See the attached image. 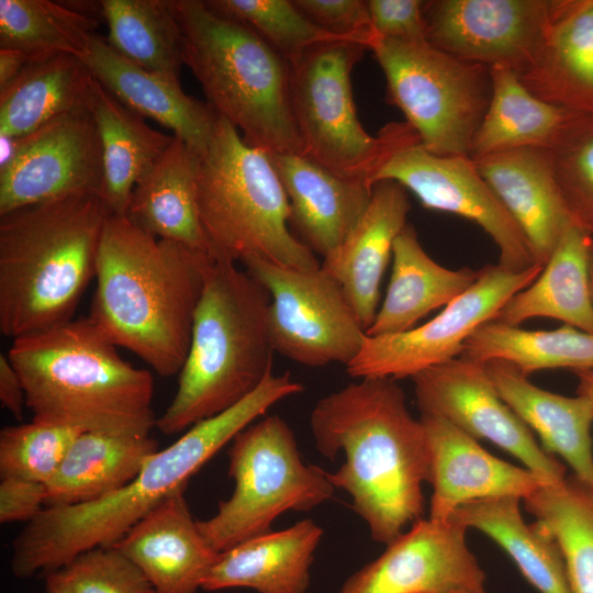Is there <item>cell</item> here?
Listing matches in <instances>:
<instances>
[{
	"mask_svg": "<svg viewBox=\"0 0 593 593\" xmlns=\"http://www.w3.org/2000/svg\"><path fill=\"white\" fill-rule=\"evenodd\" d=\"M318 452L346 461L329 481L353 499L371 537L389 545L423 518L428 482L424 427L391 378H363L321 399L310 416Z\"/></svg>",
	"mask_w": 593,
	"mask_h": 593,
	"instance_id": "obj_1",
	"label": "cell"
},
{
	"mask_svg": "<svg viewBox=\"0 0 593 593\" xmlns=\"http://www.w3.org/2000/svg\"><path fill=\"white\" fill-rule=\"evenodd\" d=\"M303 389L290 372L277 376L271 371L244 400L158 449L122 489L88 503L46 506L13 540L12 573L19 579L47 574L83 551L112 546L166 497L186 489L190 478L238 433Z\"/></svg>",
	"mask_w": 593,
	"mask_h": 593,
	"instance_id": "obj_2",
	"label": "cell"
},
{
	"mask_svg": "<svg viewBox=\"0 0 593 593\" xmlns=\"http://www.w3.org/2000/svg\"><path fill=\"white\" fill-rule=\"evenodd\" d=\"M213 259L150 235L126 215L110 214L88 316L118 347L135 354L159 376L179 374Z\"/></svg>",
	"mask_w": 593,
	"mask_h": 593,
	"instance_id": "obj_3",
	"label": "cell"
},
{
	"mask_svg": "<svg viewBox=\"0 0 593 593\" xmlns=\"http://www.w3.org/2000/svg\"><path fill=\"white\" fill-rule=\"evenodd\" d=\"M8 357L35 421L130 436L156 427L152 373L124 360L89 316L15 338Z\"/></svg>",
	"mask_w": 593,
	"mask_h": 593,
	"instance_id": "obj_4",
	"label": "cell"
},
{
	"mask_svg": "<svg viewBox=\"0 0 593 593\" xmlns=\"http://www.w3.org/2000/svg\"><path fill=\"white\" fill-rule=\"evenodd\" d=\"M110 212L76 194L0 215V332L12 340L72 320Z\"/></svg>",
	"mask_w": 593,
	"mask_h": 593,
	"instance_id": "obj_5",
	"label": "cell"
},
{
	"mask_svg": "<svg viewBox=\"0 0 593 593\" xmlns=\"http://www.w3.org/2000/svg\"><path fill=\"white\" fill-rule=\"evenodd\" d=\"M270 295L233 261L213 259L174 399L156 428L186 432L244 400L272 371Z\"/></svg>",
	"mask_w": 593,
	"mask_h": 593,
	"instance_id": "obj_6",
	"label": "cell"
},
{
	"mask_svg": "<svg viewBox=\"0 0 593 593\" xmlns=\"http://www.w3.org/2000/svg\"><path fill=\"white\" fill-rule=\"evenodd\" d=\"M171 7L183 63L216 114L269 155H302L288 60L248 26L213 12L202 0H171Z\"/></svg>",
	"mask_w": 593,
	"mask_h": 593,
	"instance_id": "obj_7",
	"label": "cell"
},
{
	"mask_svg": "<svg viewBox=\"0 0 593 593\" xmlns=\"http://www.w3.org/2000/svg\"><path fill=\"white\" fill-rule=\"evenodd\" d=\"M197 206L211 256L258 258L296 270L321 267L289 230L290 204L268 153L219 116L197 178Z\"/></svg>",
	"mask_w": 593,
	"mask_h": 593,
	"instance_id": "obj_8",
	"label": "cell"
},
{
	"mask_svg": "<svg viewBox=\"0 0 593 593\" xmlns=\"http://www.w3.org/2000/svg\"><path fill=\"white\" fill-rule=\"evenodd\" d=\"M227 454L233 493L212 517L199 521L217 552L271 532L281 513L313 510L334 494L327 472L302 461L294 434L279 415L238 433Z\"/></svg>",
	"mask_w": 593,
	"mask_h": 593,
	"instance_id": "obj_9",
	"label": "cell"
},
{
	"mask_svg": "<svg viewBox=\"0 0 593 593\" xmlns=\"http://www.w3.org/2000/svg\"><path fill=\"white\" fill-rule=\"evenodd\" d=\"M399 108L421 144L439 156H469L492 96L489 67L460 60L427 42L376 37L370 47Z\"/></svg>",
	"mask_w": 593,
	"mask_h": 593,
	"instance_id": "obj_10",
	"label": "cell"
},
{
	"mask_svg": "<svg viewBox=\"0 0 593 593\" xmlns=\"http://www.w3.org/2000/svg\"><path fill=\"white\" fill-rule=\"evenodd\" d=\"M367 48L353 42L314 46L288 60L302 155L347 178L371 180L395 143L400 122L370 135L357 115L351 71Z\"/></svg>",
	"mask_w": 593,
	"mask_h": 593,
	"instance_id": "obj_11",
	"label": "cell"
},
{
	"mask_svg": "<svg viewBox=\"0 0 593 593\" xmlns=\"http://www.w3.org/2000/svg\"><path fill=\"white\" fill-rule=\"evenodd\" d=\"M242 262L270 295L267 324L275 351L306 367L348 366L359 355L366 329L322 266L296 270L258 258Z\"/></svg>",
	"mask_w": 593,
	"mask_h": 593,
	"instance_id": "obj_12",
	"label": "cell"
},
{
	"mask_svg": "<svg viewBox=\"0 0 593 593\" xmlns=\"http://www.w3.org/2000/svg\"><path fill=\"white\" fill-rule=\"evenodd\" d=\"M544 266L522 271L486 265L478 279L435 317L412 329L367 336L359 355L346 366L353 378H413L417 373L460 357L467 339L493 321L503 305L527 288Z\"/></svg>",
	"mask_w": 593,
	"mask_h": 593,
	"instance_id": "obj_13",
	"label": "cell"
},
{
	"mask_svg": "<svg viewBox=\"0 0 593 593\" xmlns=\"http://www.w3.org/2000/svg\"><path fill=\"white\" fill-rule=\"evenodd\" d=\"M393 180L428 210L452 213L480 226L499 250V265L514 271L536 264L522 231L469 156H439L423 147L415 131L400 123L394 145L371 184Z\"/></svg>",
	"mask_w": 593,
	"mask_h": 593,
	"instance_id": "obj_14",
	"label": "cell"
},
{
	"mask_svg": "<svg viewBox=\"0 0 593 593\" xmlns=\"http://www.w3.org/2000/svg\"><path fill=\"white\" fill-rule=\"evenodd\" d=\"M103 152L89 103L20 137L13 161L0 170V215L76 194L102 197Z\"/></svg>",
	"mask_w": 593,
	"mask_h": 593,
	"instance_id": "obj_15",
	"label": "cell"
},
{
	"mask_svg": "<svg viewBox=\"0 0 593 593\" xmlns=\"http://www.w3.org/2000/svg\"><path fill=\"white\" fill-rule=\"evenodd\" d=\"M412 379L421 414L439 416L477 440L493 443L546 484L567 477L566 467L542 449L499 395L484 363L460 356Z\"/></svg>",
	"mask_w": 593,
	"mask_h": 593,
	"instance_id": "obj_16",
	"label": "cell"
},
{
	"mask_svg": "<svg viewBox=\"0 0 593 593\" xmlns=\"http://www.w3.org/2000/svg\"><path fill=\"white\" fill-rule=\"evenodd\" d=\"M555 0L424 1L426 40L460 60L516 75L537 55Z\"/></svg>",
	"mask_w": 593,
	"mask_h": 593,
	"instance_id": "obj_17",
	"label": "cell"
},
{
	"mask_svg": "<svg viewBox=\"0 0 593 593\" xmlns=\"http://www.w3.org/2000/svg\"><path fill=\"white\" fill-rule=\"evenodd\" d=\"M466 533L451 519L421 518L350 575L339 593L484 592L485 574Z\"/></svg>",
	"mask_w": 593,
	"mask_h": 593,
	"instance_id": "obj_18",
	"label": "cell"
},
{
	"mask_svg": "<svg viewBox=\"0 0 593 593\" xmlns=\"http://www.w3.org/2000/svg\"><path fill=\"white\" fill-rule=\"evenodd\" d=\"M433 486L429 518L447 521L461 505L492 497L526 499L546 484L527 468L494 457L446 419L421 414Z\"/></svg>",
	"mask_w": 593,
	"mask_h": 593,
	"instance_id": "obj_19",
	"label": "cell"
},
{
	"mask_svg": "<svg viewBox=\"0 0 593 593\" xmlns=\"http://www.w3.org/2000/svg\"><path fill=\"white\" fill-rule=\"evenodd\" d=\"M183 491L166 497L112 545L142 570L156 593H198L220 553L203 536Z\"/></svg>",
	"mask_w": 593,
	"mask_h": 593,
	"instance_id": "obj_20",
	"label": "cell"
},
{
	"mask_svg": "<svg viewBox=\"0 0 593 593\" xmlns=\"http://www.w3.org/2000/svg\"><path fill=\"white\" fill-rule=\"evenodd\" d=\"M544 266L574 225L560 194L549 149L524 147L471 158Z\"/></svg>",
	"mask_w": 593,
	"mask_h": 593,
	"instance_id": "obj_21",
	"label": "cell"
},
{
	"mask_svg": "<svg viewBox=\"0 0 593 593\" xmlns=\"http://www.w3.org/2000/svg\"><path fill=\"white\" fill-rule=\"evenodd\" d=\"M82 59L119 101L144 119L169 128L200 157L204 155L219 115L208 102L187 94L179 79L137 66L98 33Z\"/></svg>",
	"mask_w": 593,
	"mask_h": 593,
	"instance_id": "obj_22",
	"label": "cell"
},
{
	"mask_svg": "<svg viewBox=\"0 0 593 593\" xmlns=\"http://www.w3.org/2000/svg\"><path fill=\"white\" fill-rule=\"evenodd\" d=\"M269 156L289 200L290 223L304 245L326 258L366 211L372 186L339 176L303 155Z\"/></svg>",
	"mask_w": 593,
	"mask_h": 593,
	"instance_id": "obj_23",
	"label": "cell"
},
{
	"mask_svg": "<svg viewBox=\"0 0 593 593\" xmlns=\"http://www.w3.org/2000/svg\"><path fill=\"white\" fill-rule=\"evenodd\" d=\"M410 210L406 189L400 183H374L366 211L321 265L343 288L366 333L379 310L381 280Z\"/></svg>",
	"mask_w": 593,
	"mask_h": 593,
	"instance_id": "obj_24",
	"label": "cell"
},
{
	"mask_svg": "<svg viewBox=\"0 0 593 593\" xmlns=\"http://www.w3.org/2000/svg\"><path fill=\"white\" fill-rule=\"evenodd\" d=\"M517 77L537 98L593 116V0H555L544 43Z\"/></svg>",
	"mask_w": 593,
	"mask_h": 593,
	"instance_id": "obj_25",
	"label": "cell"
},
{
	"mask_svg": "<svg viewBox=\"0 0 593 593\" xmlns=\"http://www.w3.org/2000/svg\"><path fill=\"white\" fill-rule=\"evenodd\" d=\"M496 392L533 428L542 449L558 455L572 474L593 485V412L582 396H566L540 389L513 366L500 360L484 363Z\"/></svg>",
	"mask_w": 593,
	"mask_h": 593,
	"instance_id": "obj_26",
	"label": "cell"
},
{
	"mask_svg": "<svg viewBox=\"0 0 593 593\" xmlns=\"http://www.w3.org/2000/svg\"><path fill=\"white\" fill-rule=\"evenodd\" d=\"M323 536L312 519L249 538L219 553L202 589L248 588L257 593H306Z\"/></svg>",
	"mask_w": 593,
	"mask_h": 593,
	"instance_id": "obj_27",
	"label": "cell"
},
{
	"mask_svg": "<svg viewBox=\"0 0 593 593\" xmlns=\"http://www.w3.org/2000/svg\"><path fill=\"white\" fill-rule=\"evenodd\" d=\"M201 157L183 141L172 142L135 184L127 219L150 235L210 254L197 206Z\"/></svg>",
	"mask_w": 593,
	"mask_h": 593,
	"instance_id": "obj_28",
	"label": "cell"
},
{
	"mask_svg": "<svg viewBox=\"0 0 593 593\" xmlns=\"http://www.w3.org/2000/svg\"><path fill=\"white\" fill-rule=\"evenodd\" d=\"M480 270L449 269L423 248L412 224L394 240L388 290L367 336L398 334L415 327L432 311L448 305L478 279Z\"/></svg>",
	"mask_w": 593,
	"mask_h": 593,
	"instance_id": "obj_29",
	"label": "cell"
},
{
	"mask_svg": "<svg viewBox=\"0 0 593 593\" xmlns=\"http://www.w3.org/2000/svg\"><path fill=\"white\" fill-rule=\"evenodd\" d=\"M592 242L583 228L570 226L536 280L514 294L493 321L518 326L529 318L549 317L593 334L589 280Z\"/></svg>",
	"mask_w": 593,
	"mask_h": 593,
	"instance_id": "obj_30",
	"label": "cell"
},
{
	"mask_svg": "<svg viewBox=\"0 0 593 593\" xmlns=\"http://www.w3.org/2000/svg\"><path fill=\"white\" fill-rule=\"evenodd\" d=\"M158 450L148 436L82 432L45 483L46 506H69L104 497L133 481Z\"/></svg>",
	"mask_w": 593,
	"mask_h": 593,
	"instance_id": "obj_31",
	"label": "cell"
},
{
	"mask_svg": "<svg viewBox=\"0 0 593 593\" xmlns=\"http://www.w3.org/2000/svg\"><path fill=\"white\" fill-rule=\"evenodd\" d=\"M89 107L103 152L102 199L113 215H125L132 191L174 139L134 112L96 78Z\"/></svg>",
	"mask_w": 593,
	"mask_h": 593,
	"instance_id": "obj_32",
	"label": "cell"
},
{
	"mask_svg": "<svg viewBox=\"0 0 593 593\" xmlns=\"http://www.w3.org/2000/svg\"><path fill=\"white\" fill-rule=\"evenodd\" d=\"M93 81L88 65L75 55L30 61L0 89V135L22 137L88 104Z\"/></svg>",
	"mask_w": 593,
	"mask_h": 593,
	"instance_id": "obj_33",
	"label": "cell"
},
{
	"mask_svg": "<svg viewBox=\"0 0 593 593\" xmlns=\"http://www.w3.org/2000/svg\"><path fill=\"white\" fill-rule=\"evenodd\" d=\"M490 70L491 101L473 136L471 158L524 147L550 149L582 115L537 98L511 69Z\"/></svg>",
	"mask_w": 593,
	"mask_h": 593,
	"instance_id": "obj_34",
	"label": "cell"
},
{
	"mask_svg": "<svg viewBox=\"0 0 593 593\" xmlns=\"http://www.w3.org/2000/svg\"><path fill=\"white\" fill-rule=\"evenodd\" d=\"M514 496L474 501L448 519L493 539L539 593H572L557 540L539 522L527 524Z\"/></svg>",
	"mask_w": 593,
	"mask_h": 593,
	"instance_id": "obj_35",
	"label": "cell"
},
{
	"mask_svg": "<svg viewBox=\"0 0 593 593\" xmlns=\"http://www.w3.org/2000/svg\"><path fill=\"white\" fill-rule=\"evenodd\" d=\"M461 357L486 363L500 360L522 374L549 369H593V334L563 325L528 331L497 321L480 326L465 343Z\"/></svg>",
	"mask_w": 593,
	"mask_h": 593,
	"instance_id": "obj_36",
	"label": "cell"
},
{
	"mask_svg": "<svg viewBox=\"0 0 593 593\" xmlns=\"http://www.w3.org/2000/svg\"><path fill=\"white\" fill-rule=\"evenodd\" d=\"M107 41L137 66L179 79L182 35L171 0H101Z\"/></svg>",
	"mask_w": 593,
	"mask_h": 593,
	"instance_id": "obj_37",
	"label": "cell"
},
{
	"mask_svg": "<svg viewBox=\"0 0 593 593\" xmlns=\"http://www.w3.org/2000/svg\"><path fill=\"white\" fill-rule=\"evenodd\" d=\"M561 550L572 593H593V485L573 474L524 499Z\"/></svg>",
	"mask_w": 593,
	"mask_h": 593,
	"instance_id": "obj_38",
	"label": "cell"
},
{
	"mask_svg": "<svg viewBox=\"0 0 593 593\" xmlns=\"http://www.w3.org/2000/svg\"><path fill=\"white\" fill-rule=\"evenodd\" d=\"M99 22L65 1L0 0V48L19 49L31 61L58 54L82 58Z\"/></svg>",
	"mask_w": 593,
	"mask_h": 593,
	"instance_id": "obj_39",
	"label": "cell"
},
{
	"mask_svg": "<svg viewBox=\"0 0 593 593\" xmlns=\"http://www.w3.org/2000/svg\"><path fill=\"white\" fill-rule=\"evenodd\" d=\"M204 2L213 12L248 26L287 60L325 43L353 42L363 45L354 37L337 35L317 26L295 7L293 0Z\"/></svg>",
	"mask_w": 593,
	"mask_h": 593,
	"instance_id": "obj_40",
	"label": "cell"
},
{
	"mask_svg": "<svg viewBox=\"0 0 593 593\" xmlns=\"http://www.w3.org/2000/svg\"><path fill=\"white\" fill-rule=\"evenodd\" d=\"M82 433L33 419L0 432V475L46 483Z\"/></svg>",
	"mask_w": 593,
	"mask_h": 593,
	"instance_id": "obj_41",
	"label": "cell"
},
{
	"mask_svg": "<svg viewBox=\"0 0 593 593\" xmlns=\"http://www.w3.org/2000/svg\"><path fill=\"white\" fill-rule=\"evenodd\" d=\"M47 593H156L142 570L113 546L83 551L46 574Z\"/></svg>",
	"mask_w": 593,
	"mask_h": 593,
	"instance_id": "obj_42",
	"label": "cell"
},
{
	"mask_svg": "<svg viewBox=\"0 0 593 593\" xmlns=\"http://www.w3.org/2000/svg\"><path fill=\"white\" fill-rule=\"evenodd\" d=\"M549 152L569 214L593 237V116L579 115Z\"/></svg>",
	"mask_w": 593,
	"mask_h": 593,
	"instance_id": "obj_43",
	"label": "cell"
},
{
	"mask_svg": "<svg viewBox=\"0 0 593 593\" xmlns=\"http://www.w3.org/2000/svg\"><path fill=\"white\" fill-rule=\"evenodd\" d=\"M314 24L337 35L354 37L370 49L377 35L365 0H293Z\"/></svg>",
	"mask_w": 593,
	"mask_h": 593,
	"instance_id": "obj_44",
	"label": "cell"
},
{
	"mask_svg": "<svg viewBox=\"0 0 593 593\" xmlns=\"http://www.w3.org/2000/svg\"><path fill=\"white\" fill-rule=\"evenodd\" d=\"M367 3L371 26L378 37L406 43L427 42L424 1L368 0Z\"/></svg>",
	"mask_w": 593,
	"mask_h": 593,
	"instance_id": "obj_45",
	"label": "cell"
},
{
	"mask_svg": "<svg viewBox=\"0 0 593 593\" xmlns=\"http://www.w3.org/2000/svg\"><path fill=\"white\" fill-rule=\"evenodd\" d=\"M46 505L44 483L16 478H2L0 482V522L2 524L30 522Z\"/></svg>",
	"mask_w": 593,
	"mask_h": 593,
	"instance_id": "obj_46",
	"label": "cell"
},
{
	"mask_svg": "<svg viewBox=\"0 0 593 593\" xmlns=\"http://www.w3.org/2000/svg\"><path fill=\"white\" fill-rule=\"evenodd\" d=\"M0 402L16 419L23 417L26 406L25 391L22 380L11 363L8 355L0 356Z\"/></svg>",
	"mask_w": 593,
	"mask_h": 593,
	"instance_id": "obj_47",
	"label": "cell"
},
{
	"mask_svg": "<svg viewBox=\"0 0 593 593\" xmlns=\"http://www.w3.org/2000/svg\"><path fill=\"white\" fill-rule=\"evenodd\" d=\"M30 61L19 49L0 48V89L15 79Z\"/></svg>",
	"mask_w": 593,
	"mask_h": 593,
	"instance_id": "obj_48",
	"label": "cell"
},
{
	"mask_svg": "<svg viewBox=\"0 0 593 593\" xmlns=\"http://www.w3.org/2000/svg\"><path fill=\"white\" fill-rule=\"evenodd\" d=\"M20 137L0 135V170L7 168L15 158Z\"/></svg>",
	"mask_w": 593,
	"mask_h": 593,
	"instance_id": "obj_49",
	"label": "cell"
},
{
	"mask_svg": "<svg viewBox=\"0 0 593 593\" xmlns=\"http://www.w3.org/2000/svg\"><path fill=\"white\" fill-rule=\"evenodd\" d=\"M578 379L577 395L584 398L593 412V369L573 372Z\"/></svg>",
	"mask_w": 593,
	"mask_h": 593,
	"instance_id": "obj_50",
	"label": "cell"
},
{
	"mask_svg": "<svg viewBox=\"0 0 593 593\" xmlns=\"http://www.w3.org/2000/svg\"><path fill=\"white\" fill-rule=\"evenodd\" d=\"M589 280H590V291L593 302V242L590 250V260H589Z\"/></svg>",
	"mask_w": 593,
	"mask_h": 593,
	"instance_id": "obj_51",
	"label": "cell"
},
{
	"mask_svg": "<svg viewBox=\"0 0 593 593\" xmlns=\"http://www.w3.org/2000/svg\"><path fill=\"white\" fill-rule=\"evenodd\" d=\"M479 593H485V592H479Z\"/></svg>",
	"mask_w": 593,
	"mask_h": 593,
	"instance_id": "obj_52",
	"label": "cell"
}]
</instances>
